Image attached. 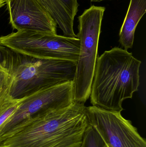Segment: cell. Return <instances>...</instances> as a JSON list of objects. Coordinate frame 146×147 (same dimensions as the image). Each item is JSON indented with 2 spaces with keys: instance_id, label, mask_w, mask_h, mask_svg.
<instances>
[{
  "instance_id": "cell-10",
  "label": "cell",
  "mask_w": 146,
  "mask_h": 147,
  "mask_svg": "<svg viewBox=\"0 0 146 147\" xmlns=\"http://www.w3.org/2000/svg\"><path fill=\"white\" fill-rule=\"evenodd\" d=\"M46 8L64 36L76 38L73 29L74 19L60 0H39Z\"/></svg>"
},
{
  "instance_id": "cell-14",
  "label": "cell",
  "mask_w": 146,
  "mask_h": 147,
  "mask_svg": "<svg viewBox=\"0 0 146 147\" xmlns=\"http://www.w3.org/2000/svg\"><path fill=\"white\" fill-rule=\"evenodd\" d=\"M67 8L73 19L78 11L79 6L78 0H60Z\"/></svg>"
},
{
  "instance_id": "cell-8",
  "label": "cell",
  "mask_w": 146,
  "mask_h": 147,
  "mask_svg": "<svg viewBox=\"0 0 146 147\" xmlns=\"http://www.w3.org/2000/svg\"><path fill=\"white\" fill-rule=\"evenodd\" d=\"M9 24L16 31L57 34V25L39 0H7Z\"/></svg>"
},
{
  "instance_id": "cell-7",
  "label": "cell",
  "mask_w": 146,
  "mask_h": 147,
  "mask_svg": "<svg viewBox=\"0 0 146 147\" xmlns=\"http://www.w3.org/2000/svg\"><path fill=\"white\" fill-rule=\"evenodd\" d=\"M74 102L73 82L37 91L25 97L16 111L0 129V136L39 111L53 107L65 108Z\"/></svg>"
},
{
  "instance_id": "cell-11",
  "label": "cell",
  "mask_w": 146,
  "mask_h": 147,
  "mask_svg": "<svg viewBox=\"0 0 146 147\" xmlns=\"http://www.w3.org/2000/svg\"><path fill=\"white\" fill-rule=\"evenodd\" d=\"M13 70L8 59L0 56V109L13 98L11 96Z\"/></svg>"
},
{
  "instance_id": "cell-17",
  "label": "cell",
  "mask_w": 146,
  "mask_h": 147,
  "mask_svg": "<svg viewBox=\"0 0 146 147\" xmlns=\"http://www.w3.org/2000/svg\"><path fill=\"white\" fill-rule=\"evenodd\" d=\"M0 147H3V146H2V145H1V144H0Z\"/></svg>"
},
{
  "instance_id": "cell-4",
  "label": "cell",
  "mask_w": 146,
  "mask_h": 147,
  "mask_svg": "<svg viewBox=\"0 0 146 147\" xmlns=\"http://www.w3.org/2000/svg\"><path fill=\"white\" fill-rule=\"evenodd\" d=\"M105 9V7L92 5L78 17L79 33L76 38L79 39L80 46L73 81L74 102L85 104L90 98Z\"/></svg>"
},
{
  "instance_id": "cell-5",
  "label": "cell",
  "mask_w": 146,
  "mask_h": 147,
  "mask_svg": "<svg viewBox=\"0 0 146 147\" xmlns=\"http://www.w3.org/2000/svg\"><path fill=\"white\" fill-rule=\"evenodd\" d=\"M0 45L16 53L34 58L77 62L80 42L77 38L20 30L0 37Z\"/></svg>"
},
{
  "instance_id": "cell-1",
  "label": "cell",
  "mask_w": 146,
  "mask_h": 147,
  "mask_svg": "<svg viewBox=\"0 0 146 147\" xmlns=\"http://www.w3.org/2000/svg\"><path fill=\"white\" fill-rule=\"evenodd\" d=\"M89 120L85 104L44 110L0 136L4 147H80Z\"/></svg>"
},
{
  "instance_id": "cell-16",
  "label": "cell",
  "mask_w": 146,
  "mask_h": 147,
  "mask_svg": "<svg viewBox=\"0 0 146 147\" xmlns=\"http://www.w3.org/2000/svg\"><path fill=\"white\" fill-rule=\"evenodd\" d=\"M104 1V0H91V2H99L102 1Z\"/></svg>"
},
{
  "instance_id": "cell-13",
  "label": "cell",
  "mask_w": 146,
  "mask_h": 147,
  "mask_svg": "<svg viewBox=\"0 0 146 147\" xmlns=\"http://www.w3.org/2000/svg\"><path fill=\"white\" fill-rule=\"evenodd\" d=\"M24 98L12 99L0 109V129L16 111Z\"/></svg>"
},
{
  "instance_id": "cell-12",
  "label": "cell",
  "mask_w": 146,
  "mask_h": 147,
  "mask_svg": "<svg viewBox=\"0 0 146 147\" xmlns=\"http://www.w3.org/2000/svg\"><path fill=\"white\" fill-rule=\"evenodd\" d=\"M106 144L96 129L90 124L84 133L80 147H105Z\"/></svg>"
},
{
  "instance_id": "cell-18",
  "label": "cell",
  "mask_w": 146,
  "mask_h": 147,
  "mask_svg": "<svg viewBox=\"0 0 146 147\" xmlns=\"http://www.w3.org/2000/svg\"><path fill=\"white\" fill-rule=\"evenodd\" d=\"M108 147V146H106V147Z\"/></svg>"
},
{
  "instance_id": "cell-9",
  "label": "cell",
  "mask_w": 146,
  "mask_h": 147,
  "mask_svg": "<svg viewBox=\"0 0 146 147\" xmlns=\"http://www.w3.org/2000/svg\"><path fill=\"white\" fill-rule=\"evenodd\" d=\"M146 12V0H130L129 7L119 33V42L124 50L132 48L138 23Z\"/></svg>"
},
{
  "instance_id": "cell-15",
  "label": "cell",
  "mask_w": 146,
  "mask_h": 147,
  "mask_svg": "<svg viewBox=\"0 0 146 147\" xmlns=\"http://www.w3.org/2000/svg\"><path fill=\"white\" fill-rule=\"evenodd\" d=\"M7 0H0V8L6 4Z\"/></svg>"
},
{
  "instance_id": "cell-6",
  "label": "cell",
  "mask_w": 146,
  "mask_h": 147,
  "mask_svg": "<svg viewBox=\"0 0 146 147\" xmlns=\"http://www.w3.org/2000/svg\"><path fill=\"white\" fill-rule=\"evenodd\" d=\"M89 124L109 147H146V141L132 122L121 111H111L95 106L86 107Z\"/></svg>"
},
{
  "instance_id": "cell-2",
  "label": "cell",
  "mask_w": 146,
  "mask_h": 147,
  "mask_svg": "<svg viewBox=\"0 0 146 147\" xmlns=\"http://www.w3.org/2000/svg\"><path fill=\"white\" fill-rule=\"evenodd\" d=\"M141 61L127 50L115 47L98 57L91 86L93 106L111 111H123L122 103L139 90Z\"/></svg>"
},
{
  "instance_id": "cell-3",
  "label": "cell",
  "mask_w": 146,
  "mask_h": 147,
  "mask_svg": "<svg viewBox=\"0 0 146 147\" xmlns=\"http://www.w3.org/2000/svg\"><path fill=\"white\" fill-rule=\"evenodd\" d=\"M13 70L11 96L13 99L27 96L43 88L73 82L75 61L38 59L21 55L9 49Z\"/></svg>"
}]
</instances>
